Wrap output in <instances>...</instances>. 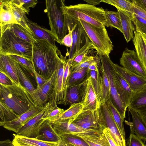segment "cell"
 <instances>
[{
    "mask_svg": "<svg viewBox=\"0 0 146 146\" xmlns=\"http://www.w3.org/2000/svg\"><path fill=\"white\" fill-rule=\"evenodd\" d=\"M32 44L31 62L34 70L41 76L49 79L63 56L57 47H54L46 40L34 39Z\"/></svg>",
    "mask_w": 146,
    "mask_h": 146,
    "instance_id": "cell-1",
    "label": "cell"
},
{
    "mask_svg": "<svg viewBox=\"0 0 146 146\" xmlns=\"http://www.w3.org/2000/svg\"><path fill=\"white\" fill-rule=\"evenodd\" d=\"M0 101L20 115L35 105L29 92L22 85L13 82V84L5 86L0 84Z\"/></svg>",
    "mask_w": 146,
    "mask_h": 146,
    "instance_id": "cell-2",
    "label": "cell"
},
{
    "mask_svg": "<svg viewBox=\"0 0 146 146\" xmlns=\"http://www.w3.org/2000/svg\"><path fill=\"white\" fill-rule=\"evenodd\" d=\"M0 28V54L18 56L31 61L32 44L16 36L6 25Z\"/></svg>",
    "mask_w": 146,
    "mask_h": 146,
    "instance_id": "cell-3",
    "label": "cell"
},
{
    "mask_svg": "<svg viewBox=\"0 0 146 146\" xmlns=\"http://www.w3.org/2000/svg\"><path fill=\"white\" fill-rule=\"evenodd\" d=\"M105 10L89 4L80 3L68 6L65 5L63 13L76 20L83 21L100 28H105Z\"/></svg>",
    "mask_w": 146,
    "mask_h": 146,
    "instance_id": "cell-4",
    "label": "cell"
},
{
    "mask_svg": "<svg viewBox=\"0 0 146 146\" xmlns=\"http://www.w3.org/2000/svg\"><path fill=\"white\" fill-rule=\"evenodd\" d=\"M46 9L49 21L50 31L56 39V42L63 45L62 41L68 32L63 13L65 5L64 0H46Z\"/></svg>",
    "mask_w": 146,
    "mask_h": 146,
    "instance_id": "cell-5",
    "label": "cell"
},
{
    "mask_svg": "<svg viewBox=\"0 0 146 146\" xmlns=\"http://www.w3.org/2000/svg\"><path fill=\"white\" fill-rule=\"evenodd\" d=\"M83 28L94 48L97 53L109 57L113 46L105 28H98L80 20H78Z\"/></svg>",
    "mask_w": 146,
    "mask_h": 146,
    "instance_id": "cell-6",
    "label": "cell"
},
{
    "mask_svg": "<svg viewBox=\"0 0 146 146\" xmlns=\"http://www.w3.org/2000/svg\"><path fill=\"white\" fill-rule=\"evenodd\" d=\"M69 121L87 129L103 131L105 128L107 127L103 115L99 108L94 111L82 110Z\"/></svg>",
    "mask_w": 146,
    "mask_h": 146,
    "instance_id": "cell-7",
    "label": "cell"
},
{
    "mask_svg": "<svg viewBox=\"0 0 146 146\" xmlns=\"http://www.w3.org/2000/svg\"><path fill=\"white\" fill-rule=\"evenodd\" d=\"M102 66L107 74L109 82L110 93V99L113 105L119 113L122 119L125 117L127 108L121 101L115 86L111 67L113 63L110 57L106 55H99Z\"/></svg>",
    "mask_w": 146,
    "mask_h": 146,
    "instance_id": "cell-8",
    "label": "cell"
},
{
    "mask_svg": "<svg viewBox=\"0 0 146 146\" xmlns=\"http://www.w3.org/2000/svg\"><path fill=\"white\" fill-rule=\"evenodd\" d=\"M120 63L127 70L146 79V72L135 50L126 48L120 59Z\"/></svg>",
    "mask_w": 146,
    "mask_h": 146,
    "instance_id": "cell-9",
    "label": "cell"
},
{
    "mask_svg": "<svg viewBox=\"0 0 146 146\" xmlns=\"http://www.w3.org/2000/svg\"><path fill=\"white\" fill-rule=\"evenodd\" d=\"M67 60L62 56L56 70V75L53 90L50 97L49 102H54L58 104L65 105V100L62 89L63 74Z\"/></svg>",
    "mask_w": 146,
    "mask_h": 146,
    "instance_id": "cell-10",
    "label": "cell"
},
{
    "mask_svg": "<svg viewBox=\"0 0 146 146\" xmlns=\"http://www.w3.org/2000/svg\"><path fill=\"white\" fill-rule=\"evenodd\" d=\"M98 107L103 115L107 127L116 146H126L125 140L122 137L106 102L101 103Z\"/></svg>",
    "mask_w": 146,
    "mask_h": 146,
    "instance_id": "cell-11",
    "label": "cell"
},
{
    "mask_svg": "<svg viewBox=\"0 0 146 146\" xmlns=\"http://www.w3.org/2000/svg\"><path fill=\"white\" fill-rule=\"evenodd\" d=\"M46 107V105L38 114L21 127L18 129L16 135L28 138H36L38 135L40 127L45 120L42 117Z\"/></svg>",
    "mask_w": 146,
    "mask_h": 146,
    "instance_id": "cell-12",
    "label": "cell"
},
{
    "mask_svg": "<svg viewBox=\"0 0 146 146\" xmlns=\"http://www.w3.org/2000/svg\"><path fill=\"white\" fill-rule=\"evenodd\" d=\"M45 106H33L27 111L19 115L17 118L11 121L0 123V125L6 129L16 133L21 127L38 114Z\"/></svg>",
    "mask_w": 146,
    "mask_h": 146,
    "instance_id": "cell-13",
    "label": "cell"
},
{
    "mask_svg": "<svg viewBox=\"0 0 146 146\" xmlns=\"http://www.w3.org/2000/svg\"><path fill=\"white\" fill-rule=\"evenodd\" d=\"M56 71L48 81L39 88H36L31 96L35 105L44 107L47 104L52 93Z\"/></svg>",
    "mask_w": 146,
    "mask_h": 146,
    "instance_id": "cell-14",
    "label": "cell"
},
{
    "mask_svg": "<svg viewBox=\"0 0 146 146\" xmlns=\"http://www.w3.org/2000/svg\"><path fill=\"white\" fill-rule=\"evenodd\" d=\"M115 70L126 81L133 92L140 90L146 85V79L114 63Z\"/></svg>",
    "mask_w": 146,
    "mask_h": 146,
    "instance_id": "cell-15",
    "label": "cell"
},
{
    "mask_svg": "<svg viewBox=\"0 0 146 146\" xmlns=\"http://www.w3.org/2000/svg\"><path fill=\"white\" fill-rule=\"evenodd\" d=\"M111 67L114 83L118 94L125 107L128 108L133 92L125 80Z\"/></svg>",
    "mask_w": 146,
    "mask_h": 146,
    "instance_id": "cell-16",
    "label": "cell"
},
{
    "mask_svg": "<svg viewBox=\"0 0 146 146\" xmlns=\"http://www.w3.org/2000/svg\"><path fill=\"white\" fill-rule=\"evenodd\" d=\"M0 72L4 73L16 84L22 85L16 70V60L11 55L0 54Z\"/></svg>",
    "mask_w": 146,
    "mask_h": 146,
    "instance_id": "cell-17",
    "label": "cell"
},
{
    "mask_svg": "<svg viewBox=\"0 0 146 146\" xmlns=\"http://www.w3.org/2000/svg\"><path fill=\"white\" fill-rule=\"evenodd\" d=\"M80 103L84 106L82 110L94 111L99 106L95 92L89 78L85 85Z\"/></svg>",
    "mask_w": 146,
    "mask_h": 146,
    "instance_id": "cell-18",
    "label": "cell"
},
{
    "mask_svg": "<svg viewBox=\"0 0 146 146\" xmlns=\"http://www.w3.org/2000/svg\"><path fill=\"white\" fill-rule=\"evenodd\" d=\"M27 22L34 39L46 40L54 47H57L55 44L56 39L50 30L41 27L28 19Z\"/></svg>",
    "mask_w": 146,
    "mask_h": 146,
    "instance_id": "cell-19",
    "label": "cell"
},
{
    "mask_svg": "<svg viewBox=\"0 0 146 146\" xmlns=\"http://www.w3.org/2000/svg\"><path fill=\"white\" fill-rule=\"evenodd\" d=\"M51 123L52 127L59 135L63 133L75 134L101 131L86 129L74 124L69 121Z\"/></svg>",
    "mask_w": 146,
    "mask_h": 146,
    "instance_id": "cell-20",
    "label": "cell"
},
{
    "mask_svg": "<svg viewBox=\"0 0 146 146\" xmlns=\"http://www.w3.org/2000/svg\"><path fill=\"white\" fill-rule=\"evenodd\" d=\"M37 139L50 142H57L61 139L51 124L50 120H45L39 129Z\"/></svg>",
    "mask_w": 146,
    "mask_h": 146,
    "instance_id": "cell-21",
    "label": "cell"
},
{
    "mask_svg": "<svg viewBox=\"0 0 146 146\" xmlns=\"http://www.w3.org/2000/svg\"><path fill=\"white\" fill-rule=\"evenodd\" d=\"M72 135L82 139L90 146H110L105 135L101 131Z\"/></svg>",
    "mask_w": 146,
    "mask_h": 146,
    "instance_id": "cell-22",
    "label": "cell"
},
{
    "mask_svg": "<svg viewBox=\"0 0 146 146\" xmlns=\"http://www.w3.org/2000/svg\"><path fill=\"white\" fill-rule=\"evenodd\" d=\"M133 42L138 57L146 72V35L135 31Z\"/></svg>",
    "mask_w": 146,
    "mask_h": 146,
    "instance_id": "cell-23",
    "label": "cell"
},
{
    "mask_svg": "<svg viewBox=\"0 0 146 146\" xmlns=\"http://www.w3.org/2000/svg\"><path fill=\"white\" fill-rule=\"evenodd\" d=\"M14 146H61L62 140L57 142H50L17 135L13 134Z\"/></svg>",
    "mask_w": 146,
    "mask_h": 146,
    "instance_id": "cell-24",
    "label": "cell"
},
{
    "mask_svg": "<svg viewBox=\"0 0 146 146\" xmlns=\"http://www.w3.org/2000/svg\"><path fill=\"white\" fill-rule=\"evenodd\" d=\"M87 80L81 84L67 87L66 105L71 106L74 104L81 103Z\"/></svg>",
    "mask_w": 146,
    "mask_h": 146,
    "instance_id": "cell-25",
    "label": "cell"
},
{
    "mask_svg": "<svg viewBox=\"0 0 146 146\" xmlns=\"http://www.w3.org/2000/svg\"><path fill=\"white\" fill-rule=\"evenodd\" d=\"M119 12L121 21L122 34L127 43L134 37V27L131 16L127 13L119 9Z\"/></svg>",
    "mask_w": 146,
    "mask_h": 146,
    "instance_id": "cell-26",
    "label": "cell"
},
{
    "mask_svg": "<svg viewBox=\"0 0 146 146\" xmlns=\"http://www.w3.org/2000/svg\"><path fill=\"white\" fill-rule=\"evenodd\" d=\"M128 109L132 117L131 124L134 133L145 143L146 141V127L137 112L130 109Z\"/></svg>",
    "mask_w": 146,
    "mask_h": 146,
    "instance_id": "cell-27",
    "label": "cell"
},
{
    "mask_svg": "<svg viewBox=\"0 0 146 146\" xmlns=\"http://www.w3.org/2000/svg\"><path fill=\"white\" fill-rule=\"evenodd\" d=\"M0 27L11 24H18L10 7L8 0H0Z\"/></svg>",
    "mask_w": 146,
    "mask_h": 146,
    "instance_id": "cell-28",
    "label": "cell"
},
{
    "mask_svg": "<svg viewBox=\"0 0 146 146\" xmlns=\"http://www.w3.org/2000/svg\"><path fill=\"white\" fill-rule=\"evenodd\" d=\"M146 107V85L133 92L128 108L136 111Z\"/></svg>",
    "mask_w": 146,
    "mask_h": 146,
    "instance_id": "cell-29",
    "label": "cell"
},
{
    "mask_svg": "<svg viewBox=\"0 0 146 146\" xmlns=\"http://www.w3.org/2000/svg\"><path fill=\"white\" fill-rule=\"evenodd\" d=\"M84 32L83 28L78 21L72 32V46L70 48L68 60L74 58L80 49V44L82 41L81 36Z\"/></svg>",
    "mask_w": 146,
    "mask_h": 146,
    "instance_id": "cell-30",
    "label": "cell"
},
{
    "mask_svg": "<svg viewBox=\"0 0 146 146\" xmlns=\"http://www.w3.org/2000/svg\"><path fill=\"white\" fill-rule=\"evenodd\" d=\"M83 108V105L81 103L73 104L58 117L51 121V122L57 123L70 120L82 111Z\"/></svg>",
    "mask_w": 146,
    "mask_h": 146,
    "instance_id": "cell-31",
    "label": "cell"
},
{
    "mask_svg": "<svg viewBox=\"0 0 146 146\" xmlns=\"http://www.w3.org/2000/svg\"><path fill=\"white\" fill-rule=\"evenodd\" d=\"M8 2L15 19L18 24L24 28L32 35L31 31L27 23V20L28 18L26 16V13L25 12L23 9L16 6L11 0H8Z\"/></svg>",
    "mask_w": 146,
    "mask_h": 146,
    "instance_id": "cell-32",
    "label": "cell"
},
{
    "mask_svg": "<svg viewBox=\"0 0 146 146\" xmlns=\"http://www.w3.org/2000/svg\"><path fill=\"white\" fill-rule=\"evenodd\" d=\"M86 41L84 45L80 48L76 55L70 59L72 62L70 67L75 66L82 62L88 56L91 49L94 48L91 42L87 36L85 37ZM70 60V59H69Z\"/></svg>",
    "mask_w": 146,
    "mask_h": 146,
    "instance_id": "cell-33",
    "label": "cell"
},
{
    "mask_svg": "<svg viewBox=\"0 0 146 146\" xmlns=\"http://www.w3.org/2000/svg\"><path fill=\"white\" fill-rule=\"evenodd\" d=\"M88 68L82 69L75 72L69 73L67 78L66 87H67L82 83L88 78Z\"/></svg>",
    "mask_w": 146,
    "mask_h": 146,
    "instance_id": "cell-34",
    "label": "cell"
},
{
    "mask_svg": "<svg viewBox=\"0 0 146 146\" xmlns=\"http://www.w3.org/2000/svg\"><path fill=\"white\" fill-rule=\"evenodd\" d=\"M101 64L99 65L96 70H90L88 69V76L90 79L95 92L99 105L100 104L102 98V90L101 85L99 68Z\"/></svg>",
    "mask_w": 146,
    "mask_h": 146,
    "instance_id": "cell-35",
    "label": "cell"
},
{
    "mask_svg": "<svg viewBox=\"0 0 146 146\" xmlns=\"http://www.w3.org/2000/svg\"><path fill=\"white\" fill-rule=\"evenodd\" d=\"M106 21L104 26L115 28L122 33L121 21L119 12L105 10Z\"/></svg>",
    "mask_w": 146,
    "mask_h": 146,
    "instance_id": "cell-36",
    "label": "cell"
},
{
    "mask_svg": "<svg viewBox=\"0 0 146 146\" xmlns=\"http://www.w3.org/2000/svg\"><path fill=\"white\" fill-rule=\"evenodd\" d=\"M99 72L102 90V98L100 104L102 102H106L110 99V93L109 79L102 65L99 68Z\"/></svg>",
    "mask_w": 146,
    "mask_h": 146,
    "instance_id": "cell-37",
    "label": "cell"
},
{
    "mask_svg": "<svg viewBox=\"0 0 146 146\" xmlns=\"http://www.w3.org/2000/svg\"><path fill=\"white\" fill-rule=\"evenodd\" d=\"M6 25L16 36L32 44L34 39L33 36L22 26L17 24Z\"/></svg>",
    "mask_w": 146,
    "mask_h": 146,
    "instance_id": "cell-38",
    "label": "cell"
},
{
    "mask_svg": "<svg viewBox=\"0 0 146 146\" xmlns=\"http://www.w3.org/2000/svg\"><path fill=\"white\" fill-rule=\"evenodd\" d=\"M106 102L112 115L114 121L118 126L123 138L125 140V133L123 122L124 119L115 107L111 101L109 99Z\"/></svg>",
    "mask_w": 146,
    "mask_h": 146,
    "instance_id": "cell-39",
    "label": "cell"
},
{
    "mask_svg": "<svg viewBox=\"0 0 146 146\" xmlns=\"http://www.w3.org/2000/svg\"><path fill=\"white\" fill-rule=\"evenodd\" d=\"M16 65L18 76L21 85L31 96L36 88H35L22 67L16 60Z\"/></svg>",
    "mask_w": 146,
    "mask_h": 146,
    "instance_id": "cell-40",
    "label": "cell"
},
{
    "mask_svg": "<svg viewBox=\"0 0 146 146\" xmlns=\"http://www.w3.org/2000/svg\"><path fill=\"white\" fill-rule=\"evenodd\" d=\"M102 2L113 5L117 9L127 13L131 16L133 13L132 9L133 3L131 0H102Z\"/></svg>",
    "mask_w": 146,
    "mask_h": 146,
    "instance_id": "cell-41",
    "label": "cell"
},
{
    "mask_svg": "<svg viewBox=\"0 0 146 146\" xmlns=\"http://www.w3.org/2000/svg\"><path fill=\"white\" fill-rule=\"evenodd\" d=\"M0 123L11 121L17 118L19 116L1 101H0Z\"/></svg>",
    "mask_w": 146,
    "mask_h": 146,
    "instance_id": "cell-42",
    "label": "cell"
},
{
    "mask_svg": "<svg viewBox=\"0 0 146 146\" xmlns=\"http://www.w3.org/2000/svg\"><path fill=\"white\" fill-rule=\"evenodd\" d=\"M65 15L68 32L63 38L62 42L63 45L70 48L72 43V32L76 26L78 21L73 19L66 15Z\"/></svg>",
    "mask_w": 146,
    "mask_h": 146,
    "instance_id": "cell-43",
    "label": "cell"
},
{
    "mask_svg": "<svg viewBox=\"0 0 146 146\" xmlns=\"http://www.w3.org/2000/svg\"><path fill=\"white\" fill-rule=\"evenodd\" d=\"M65 111L64 109L58 107L56 104L48 102L42 118L44 120L48 119L51 121L58 117Z\"/></svg>",
    "mask_w": 146,
    "mask_h": 146,
    "instance_id": "cell-44",
    "label": "cell"
},
{
    "mask_svg": "<svg viewBox=\"0 0 146 146\" xmlns=\"http://www.w3.org/2000/svg\"><path fill=\"white\" fill-rule=\"evenodd\" d=\"M64 142L74 146H90L85 141L76 136L71 134L63 133L59 135Z\"/></svg>",
    "mask_w": 146,
    "mask_h": 146,
    "instance_id": "cell-45",
    "label": "cell"
},
{
    "mask_svg": "<svg viewBox=\"0 0 146 146\" xmlns=\"http://www.w3.org/2000/svg\"><path fill=\"white\" fill-rule=\"evenodd\" d=\"M16 6L23 9L29 14L30 8L35 7L38 1L36 0H11Z\"/></svg>",
    "mask_w": 146,
    "mask_h": 146,
    "instance_id": "cell-46",
    "label": "cell"
},
{
    "mask_svg": "<svg viewBox=\"0 0 146 146\" xmlns=\"http://www.w3.org/2000/svg\"><path fill=\"white\" fill-rule=\"evenodd\" d=\"M131 17L135 26V31L146 35V20L138 17L133 13Z\"/></svg>",
    "mask_w": 146,
    "mask_h": 146,
    "instance_id": "cell-47",
    "label": "cell"
},
{
    "mask_svg": "<svg viewBox=\"0 0 146 146\" xmlns=\"http://www.w3.org/2000/svg\"><path fill=\"white\" fill-rule=\"evenodd\" d=\"M95 61L94 57L88 56L80 63L75 66L70 67L69 73L78 72L82 69L88 68Z\"/></svg>",
    "mask_w": 146,
    "mask_h": 146,
    "instance_id": "cell-48",
    "label": "cell"
},
{
    "mask_svg": "<svg viewBox=\"0 0 146 146\" xmlns=\"http://www.w3.org/2000/svg\"><path fill=\"white\" fill-rule=\"evenodd\" d=\"M11 55L18 62L22 68L29 71H31L33 73L34 70L31 61L18 56L12 55Z\"/></svg>",
    "mask_w": 146,
    "mask_h": 146,
    "instance_id": "cell-49",
    "label": "cell"
},
{
    "mask_svg": "<svg viewBox=\"0 0 146 146\" xmlns=\"http://www.w3.org/2000/svg\"><path fill=\"white\" fill-rule=\"evenodd\" d=\"M127 124L130 127V133L129 138L130 140L131 146H145L142 141L135 135L131 122H127Z\"/></svg>",
    "mask_w": 146,
    "mask_h": 146,
    "instance_id": "cell-50",
    "label": "cell"
},
{
    "mask_svg": "<svg viewBox=\"0 0 146 146\" xmlns=\"http://www.w3.org/2000/svg\"><path fill=\"white\" fill-rule=\"evenodd\" d=\"M13 82L4 73L0 72V84L5 86H10L13 84Z\"/></svg>",
    "mask_w": 146,
    "mask_h": 146,
    "instance_id": "cell-51",
    "label": "cell"
},
{
    "mask_svg": "<svg viewBox=\"0 0 146 146\" xmlns=\"http://www.w3.org/2000/svg\"><path fill=\"white\" fill-rule=\"evenodd\" d=\"M132 9L133 13L138 17L146 20V11L133 4Z\"/></svg>",
    "mask_w": 146,
    "mask_h": 146,
    "instance_id": "cell-52",
    "label": "cell"
},
{
    "mask_svg": "<svg viewBox=\"0 0 146 146\" xmlns=\"http://www.w3.org/2000/svg\"><path fill=\"white\" fill-rule=\"evenodd\" d=\"M36 79L37 83V88L41 87L42 86L45 84L49 80L46 78L38 74L35 70L33 72Z\"/></svg>",
    "mask_w": 146,
    "mask_h": 146,
    "instance_id": "cell-53",
    "label": "cell"
},
{
    "mask_svg": "<svg viewBox=\"0 0 146 146\" xmlns=\"http://www.w3.org/2000/svg\"><path fill=\"white\" fill-rule=\"evenodd\" d=\"M103 133L107 138L110 146H117L107 127L103 130Z\"/></svg>",
    "mask_w": 146,
    "mask_h": 146,
    "instance_id": "cell-54",
    "label": "cell"
},
{
    "mask_svg": "<svg viewBox=\"0 0 146 146\" xmlns=\"http://www.w3.org/2000/svg\"><path fill=\"white\" fill-rule=\"evenodd\" d=\"M132 3L146 11V0H132Z\"/></svg>",
    "mask_w": 146,
    "mask_h": 146,
    "instance_id": "cell-55",
    "label": "cell"
},
{
    "mask_svg": "<svg viewBox=\"0 0 146 146\" xmlns=\"http://www.w3.org/2000/svg\"><path fill=\"white\" fill-rule=\"evenodd\" d=\"M140 116L142 121L146 127V107L136 111Z\"/></svg>",
    "mask_w": 146,
    "mask_h": 146,
    "instance_id": "cell-56",
    "label": "cell"
},
{
    "mask_svg": "<svg viewBox=\"0 0 146 146\" xmlns=\"http://www.w3.org/2000/svg\"><path fill=\"white\" fill-rule=\"evenodd\" d=\"M0 146H14L12 141L7 139L0 142Z\"/></svg>",
    "mask_w": 146,
    "mask_h": 146,
    "instance_id": "cell-57",
    "label": "cell"
},
{
    "mask_svg": "<svg viewBox=\"0 0 146 146\" xmlns=\"http://www.w3.org/2000/svg\"><path fill=\"white\" fill-rule=\"evenodd\" d=\"M89 4L94 6L98 5L102 2V0H84Z\"/></svg>",
    "mask_w": 146,
    "mask_h": 146,
    "instance_id": "cell-58",
    "label": "cell"
},
{
    "mask_svg": "<svg viewBox=\"0 0 146 146\" xmlns=\"http://www.w3.org/2000/svg\"><path fill=\"white\" fill-rule=\"evenodd\" d=\"M61 146H74L72 145L67 143L62 140V142Z\"/></svg>",
    "mask_w": 146,
    "mask_h": 146,
    "instance_id": "cell-59",
    "label": "cell"
},
{
    "mask_svg": "<svg viewBox=\"0 0 146 146\" xmlns=\"http://www.w3.org/2000/svg\"><path fill=\"white\" fill-rule=\"evenodd\" d=\"M127 145L128 146H131L130 140L129 138H128V139L127 141Z\"/></svg>",
    "mask_w": 146,
    "mask_h": 146,
    "instance_id": "cell-60",
    "label": "cell"
},
{
    "mask_svg": "<svg viewBox=\"0 0 146 146\" xmlns=\"http://www.w3.org/2000/svg\"><path fill=\"white\" fill-rule=\"evenodd\" d=\"M145 145V146H146V144Z\"/></svg>",
    "mask_w": 146,
    "mask_h": 146,
    "instance_id": "cell-61",
    "label": "cell"
}]
</instances>
